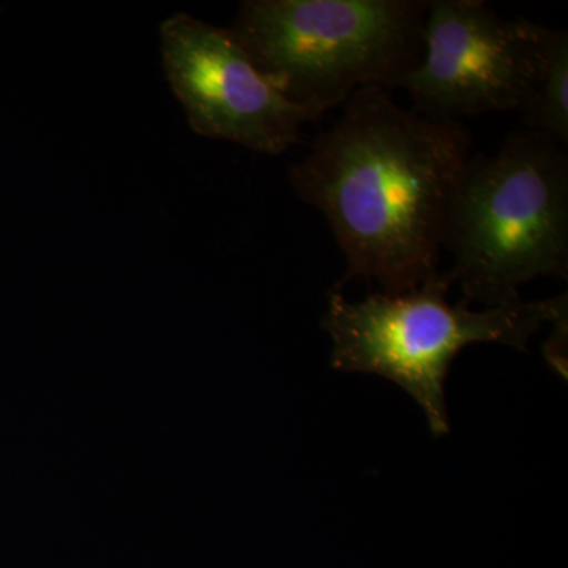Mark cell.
<instances>
[{"label": "cell", "mask_w": 568, "mask_h": 568, "mask_svg": "<svg viewBox=\"0 0 568 568\" xmlns=\"http://www.w3.org/2000/svg\"><path fill=\"white\" fill-rule=\"evenodd\" d=\"M465 123L405 110L383 88L345 104L312 152L290 168L304 203L327 220L354 278L386 294L416 290L437 272L448 211L470 156Z\"/></svg>", "instance_id": "cell-1"}, {"label": "cell", "mask_w": 568, "mask_h": 568, "mask_svg": "<svg viewBox=\"0 0 568 568\" xmlns=\"http://www.w3.org/2000/svg\"><path fill=\"white\" fill-rule=\"evenodd\" d=\"M443 248L466 301H518L537 276L568 275V156L544 134L518 132L495 155H470L450 211Z\"/></svg>", "instance_id": "cell-2"}, {"label": "cell", "mask_w": 568, "mask_h": 568, "mask_svg": "<svg viewBox=\"0 0 568 568\" xmlns=\"http://www.w3.org/2000/svg\"><path fill=\"white\" fill-rule=\"evenodd\" d=\"M426 0H246L230 32L291 102L323 118L422 61Z\"/></svg>", "instance_id": "cell-3"}, {"label": "cell", "mask_w": 568, "mask_h": 568, "mask_svg": "<svg viewBox=\"0 0 568 568\" xmlns=\"http://www.w3.org/2000/svg\"><path fill=\"white\" fill-rule=\"evenodd\" d=\"M454 280L436 274L416 290L375 293L347 302L332 287L323 327L332 339V366L338 372L368 373L405 388L428 418L433 435L450 433L446 379L450 366L474 343H497L528 351L530 338L568 316L567 294L547 301L493 306L473 312L470 302H447Z\"/></svg>", "instance_id": "cell-4"}, {"label": "cell", "mask_w": 568, "mask_h": 568, "mask_svg": "<svg viewBox=\"0 0 568 568\" xmlns=\"http://www.w3.org/2000/svg\"><path fill=\"white\" fill-rule=\"evenodd\" d=\"M538 28L507 20L480 0H432L422 61L398 88L439 121L519 111L538 62Z\"/></svg>", "instance_id": "cell-5"}, {"label": "cell", "mask_w": 568, "mask_h": 568, "mask_svg": "<svg viewBox=\"0 0 568 568\" xmlns=\"http://www.w3.org/2000/svg\"><path fill=\"white\" fill-rule=\"evenodd\" d=\"M168 82L194 133L280 155L317 122L264 77L230 29L175 13L160 26Z\"/></svg>", "instance_id": "cell-6"}, {"label": "cell", "mask_w": 568, "mask_h": 568, "mask_svg": "<svg viewBox=\"0 0 568 568\" xmlns=\"http://www.w3.org/2000/svg\"><path fill=\"white\" fill-rule=\"evenodd\" d=\"M526 130L568 144V33L538 28V62L528 99L519 110Z\"/></svg>", "instance_id": "cell-7"}, {"label": "cell", "mask_w": 568, "mask_h": 568, "mask_svg": "<svg viewBox=\"0 0 568 568\" xmlns=\"http://www.w3.org/2000/svg\"><path fill=\"white\" fill-rule=\"evenodd\" d=\"M568 316L560 317V320L552 323L551 336L545 343L544 349L547 355L549 364L555 366L559 373L566 376L567 368V325Z\"/></svg>", "instance_id": "cell-8"}]
</instances>
